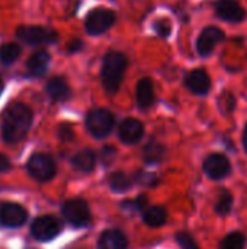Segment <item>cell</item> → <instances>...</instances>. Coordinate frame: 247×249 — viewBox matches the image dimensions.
<instances>
[{"label":"cell","instance_id":"cell-5","mask_svg":"<svg viewBox=\"0 0 247 249\" xmlns=\"http://www.w3.org/2000/svg\"><path fill=\"white\" fill-rule=\"evenodd\" d=\"M226 39H227V35H226L224 29H221L220 26L208 25V26L202 28L198 38H197V42H195V48H197L198 55L202 58L210 57L214 53L215 47L218 44L224 42Z\"/></svg>","mask_w":247,"mask_h":249},{"label":"cell","instance_id":"cell-6","mask_svg":"<svg viewBox=\"0 0 247 249\" xmlns=\"http://www.w3.org/2000/svg\"><path fill=\"white\" fill-rule=\"evenodd\" d=\"M86 127L92 136L102 139L111 133L114 127V115L109 109L105 108L92 109L86 117Z\"/></svg>","mask_w":247,"mask_h":249},{"label":"cell","instance_id":"cell-9","mask_svg":"<svg viewBox=\"0 0 247 249\" xmlns=\"http://www.w3.org/2000/svg\"><path fill=\"white\" fill-rule=\"evenodd\" d=\"M183 85L191 93L197 96H207L211 90L213 82L208 71L204 67H198L186 73L183 79Z\"/></svg>","mask_w":247,"mask_h":249},{"label":"cell","instance_id":"cell-24","mask_svg":"<svg viewBox=\"0 0 247 249\" xmlns=\"http://www.w3.org/2000/svg\"><path fill=\"white\" fill-rule=\"evenodd\" d=\"M245 247H246V236L242 232L229 233L220 244V249H245Z\"/></svg>","mask_w":247,"mask_h":249},{"label":"cell","instance_id":"cell-2","mask_svg":"<svg viewBox=\"0 0 247 249\" xmlns=\"http://www.w3.org/2000/svg\"><path fill=\"white\" fill-rule=\"evenodd\" d=\"M127 67H128V58L125 57L124 53L109 51L105 54L102 60L100 76H102L103 89L109 95H114L119 90Z\"/></svg>","mask_w":247,"mask_h":249},{"label":"cell","instance_id":"cell-33","mask_svg":"<svg viewBox=\"0 0 247 249\" xmlns=\"http://www.w3.org/2000/svg\"><path fill=\"white\" fill-rule=\"evenodd\" d=\"M132 203V206L137 209V210H141V209H144L146 206H147V198L144 197V196H141V197H138L135 201H131Z\"/></svg>","mask_w":247,"mask_h":249},{"label":"cell","instance_id":"cell-13","mask_svg":"<svg viewBox=\"0 0 247 249\" xmlns=\"http://www.w3.org/2000/svg\"><path fill=\"white\" fill-rule=\"evenodd\" d=\"M26 220V210L15 203H4L0 206V223L7 228H19Z\"/></svg>","mask_w":247,"mask_h":249},{"label":"cell","instance_id":"cell-20","mask_svg":"<svg viewBox=\"0 0 247 249\" xmlns=\"http://www.w3.org/2000/svg\"><path fill=\"white\" fill-rule=\"evenodd\" d=\"M22 48L19 44L16 42H4L0 45V63L4 66H10L15 61H17V58L20 57Z\"/></svg>","mask_w":247,"mask_h":249},{"label":"cell","instance_id":"cell-28","mask_svg":"<svg viewBox=\"0 0 247 249\" xmlns=\"http://www.w3.org/2000/svg\"><path fill=\"white\" fill-rule=\"evenodd\" d=\"M176 242L179 244V247L182 249H199V247L195 242V239L186 232L176 233Z\"/></svg>","mask_w":247,"mask_h":249},{"label":"cell","instance_id":"cell-16","mask_svg":"<svg viewBox=\"0 0 247 249\" xmlns=\"http://www.w3.org/2000/svg\"><path fill=\"white\" fill-rule=\"evenodd\" d=\"M51 63V54L45 50H38L26 61V70L31 76H42L47 73Z\"/></svg>","mask_w":247,"mask_h":249},{"label":"cell","instance_id":"cell-23","mask_svg":"<svg viewBox=\"0 0 247 249\" xmlns=\"http://www.w3.org/2000/svg\"><path fill=\"white\" fill-rule=\"evenodd\" d=\"M233 203H234L233 194L229 190H221L220 197H218L217 204H215V213L218 216H227V214H230V212L233 209Z\"/></svg>","mask_w":247,"mask_h":249},{"label":"cell","instance_id":"cell-32","mask_svg":"<svg viewBox=\"0 0 247 249\" xmlns=\"http://www.w3.org/2000/svg\"><path fill=\"white\" fill-rule=\"evenodd\" d=\"M9 169H10V160L4 155H0V172H7Z\"/></svg>","mask_w":247,"mask_h":249},{"label":"cell","instance_id":"cell-7","mask_svg":"<svg viewBox=\"0 0 247 249\" xmlns=\"http://www.w3.org/2000/svg\"><path fill=\"white\" fill-rule=\"evenodd\" d=\"M213 9L220 20L229 23H242L247 18V10L237 0H217Z\"/></svg>","mask_w":247,"mask_h":249},{"label":"cell","instance_id":"cell-4","mask_svg":"<svg viewBox=\"0 0 247 249\" xmlns=\"http://www.w3.org/2000/svg\"><path fill=\"white\" fill-rule=\"evenodd\" d=\"M16 36L26 45H41V44H55L60 36L57 31L38 26V25H22L16 29Z\"/></svg>","mask_w":247,"mask_h":249},{"label":"cell","instance_id":"cell-8","mask_svg":"<svg viewBox=\"0 0 247 249\" xmlns=\"http://www.w3.org/2000/svg\"><path fill=\"white\" fill-rule=\"evenodd\" d=\"M28 172L36 181L45 182L55 175V163L51 156L45 153H36L28 160Z\"/></svg>","mask_w":247,"mask_h":249},{"label":"cell","instance_id":"cell-17","mask_svg":"<svg viewBox=\"0 0 247 249\" xmlns=\"http://www.w3.org/2000/svg\"><path fill=\"white\" fill-rule=\"evenodd\" d=\"M45 92L54 102H66L71 96V89L63 77H52L48 80Z\"/></svg>","mask_w":247,"mask_h":249},{"label":"cell","instance_id":"cell-30","mask_svg":"<svg viewBox=\"0 0 247 249\" xmlns=\"http://www.w3.org/2000/svg\"><path fill=\"white\" fill-rule=\"evenodd\" d=\"M115 156H116V150H115V147H112V146H106V147H103V150H102V162H103V165H109V163H112V160L115 159Z\"/></svg>","mask_w":247,"mask_h":249},{"label":"cell","instance_id":"cell-15","mask_svg":"<svg viewBox=\"0 0 247 249\" xmlns=\"http://www.w3.org/2000/svg\"><path fill=\"white\" fill-rule=\"evenodd\" d=\"M137 104L141 109H148L154 105L156 102V92H154V85L151 79L143 77L137 83Z\"/></svg>","mask_w":247,"mask_h":249},{"label":"cell","instance_id":"cell-1","mask_svg":"<svg viewBox=\"0 0 247 249\" xmlns=\"http://www.w3.org/2000/svg\"><path fill=\"white\" fill-rule=\"evenodd\" d=\"M32 124V111L28 105L15 102L7 107L1 120V137L6 143L20 142Z\"/></svg>","mask_w":247,"mask_h":249},{"label":"cell","instance_id":"cell-25","mask_svg":"<svg viewBox=\"0 0 247 249\" xmlns=\"http://www.w3.org/2000/svg\"><path fill=\"white\" fill-rule=\"evenodd\" d=\"M111 187H112V190H115L118 193H124L131 187V181L125 174L115 172L111 175Z\"/></svg>","mask_w":247,"mask_h":249},{"label":"cell","instance_id":"cell-18","mask_svg":"<svg viewBox=\"0 0 247 249\" xmlns=\"http://www.w3.org/2000/svg\"><path fill=\"white\" fill-rule=\"evenodd\" d=\"M128 241L125 235L116 229H111L102 233L99 239V249H127Z\"/></svg>","mask_w":247,"mask_h":249},{"label":"cell","instance_id":"cell-26","mask_svg":"<svg viewBox=\"0 0 247 249\" xmlns=\"http://www.w3.org/2000/svg\"><path fill=\"white\" fill-rule=\"evenodd\" d=\"M153 29L160 38L167 39L172 35V22L166 18H159L153 22Z\"/></svg>","mask_w":247,"mask_h":249},{"label":"cell","instance_id":"cell-35","mask_svg":"<svg viewBox=\"0 0 247 249\" xmlns=\"http://www.w3.org/2000/svg\"><path fill=\"white\" fill-rule=\"evenodd\" d=\"M1 90H3V80H1V77H0V93H1Z\"/></svg>","mask_w":247,"mask_h":249},{"label":"cell","instance_id":"cell-10","mask_svg":"<svg viewBox=\"0 0 247 249\" xmlns=\"http://www.w3.org/2000/svg\"><path fill=\"white\" fill-rule=\"evenodd\" d=\"M63 214L68 223H71L76 228H83L89 225L90 222V212L86 204V201L80 198H74L67 201L63 206Z\"/></svg>","mask_w":247,"mask_h":249},{"label":"cell","instance_id":"cell-27","mask_svg":"<svg viewBox=\"0 0 247 249\" xmlns=\"http://www.w3.org/2000/svg\"><path fill=\"white\" fill-rule=\"evenodd\" d=\"M236 102H237L236 101V96L231 92H224L221 95V98H220V107H221V109H223L224 114L233 112L236 109Z\"/></svg>","mask_w":247,"mask_h":249},{"label":"cell","instance_id":"cell-22","mask_svg":"<svg viewBox=\"0 0 247 249\" xmlns=\"http://www.w3.org/2000/svg\"><path fill=\"white\" fill-rule=\"evenodd\" d=\"M143 155H144V160L146 162L157 163L165 156V147L160 143H157V142H150L148 144H146V147L143 150Z\"/></svg>","mask_w":247,"mask_h":249},{"label":"cell","instance_id":"cell-19","mask_svg":"<svg viewBox=\"0 0 247 249\" xmlns=\"http://www.w3.org/2000/svg\"><path fill=\"white\" fill-rule=\"evenodd\" d=\"M95 153L89 149H84V150H80L74 155L71 163L73 166L77 169V171H82V172H90L93 168H95Z\"/></svg>","mask_w":247,"mask_h":249},{"label":"cell","instance_id":"cell-3","mask_svg":"<svg viewBox=\"0 0 247 249\" xmlns=\"http://www.w3.org/2000/svg\"><path fill=\"white\" fill-rule=\"evenodd\" d=\"M115 20L116 15L114 10L106 7H96L87 13L84 19V31L92 36H98L109 31L114 26Z\"/></svg>","mask_w":247,"mask_h":249},{"label":"cell","instance_id":"cell-14","mask_svg":"<svg viewBox=\"0 0 247 249\" xmlns=\"http://www.w3.org/2000/svg\"><path fill=\"white\" fill-rule=\"evenodd\" d=\"M144 136V125L135 118H127L119 125V139L125 144H135Z\"/></svg>","mask_w":247,"mask_h":249},{"label":"cell","instance_id":"cell-31","mask_svg":"<svg viewBox=\"0 0 247 249\" xmlns=\"http://www.w3.org/2000/svg\"><path fill=\"white\" fill-rule=\"evenodd\" d=\"M83 48V42L80 41V39H73L70 44H68V47H67V51L68 53H77V51H80Z\"/></svg>","mask_w":247,"mask_h":249},{"label":"cell","instance_id":"cell-12","mask_svg":"<svg viewBox=\"0 0 247 249\" xmlns=\"http://www.w3.org/2000/svg\"><path fill=\"white\" fill-rule=\"evenodd\" d=\"M60 231H61L60 223L51 216L38 217L31 226V233L38 241H49L55 238Z\"/></svg>","mask_w":247,"mask_h":249},{"label":"cell","instance_id":"cell-29","mask_svg":"<svg viewBox=\"0 0 247 249\" xmlns=\"http://www.w3.org/2000/svg\"><path fill=\"white\" fill-rule=\"evenodd\" d=\"M58 137L64 142H70L74 139V130L70 124H61L58 127Z\"/></svg>","mask_w":247,"mask_h":249},{"label":"cell","instance_id":"cell-11","mask_svg":"<svg viewBox=\"0 0 247 249\" xmlns=\"http://www.w3.org/2000/svg\"><path fill=\"white\" fill-rule=\"evenodd\" d=\"M204 172L214 181L224 179L231 172V162L226 155L213 153L204 160Z\"/></svg>","mask_w":247,"mask_h":249},{"label":"cell","instance_id":"cell-34","mask_svg":"<svg viewBox=\"0 0 247 249\" xmlns=\"http://www.w3.org/2000/svg\"><path fill=\"white\" fill-rule=\"evenodd\" d=\"M243 147H245V150H246L247 153V124L246 127H245V130H243Z\"/></svg>","mask_w":247,"mask_h":249},{"label":"cell","instance_id":"cell-21","mask_svg":"<svg viewBox=\"0 0 247 249\" xmlns=\"http://www.w3.org/2000/svg\"><path fill=\"white\" fill-rule=\"evenodd\" d=\"M167 213L163 207L154 206L144 213V223L150 228H160L166 223Z\"/></svg>","mask_w":247,"mask_h":249}]
</instances>
